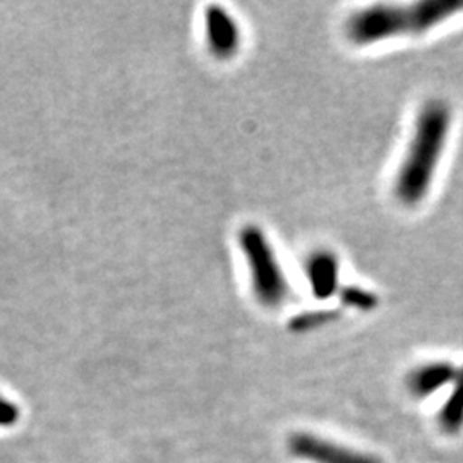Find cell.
Instances as JSON below:
<instances>
[{"label": "cell", "instance_id": "3", "mask_svg": "<svg viewBox=\"0 0 463 463\" xmlns=\"http://www.w3.org/2000/svg\"><path fill=\"white\" fill-rule=\"evenodd\" d=\"M239 248L246 260L250 288L256 300L266 309H279L290 294L277 250L258 225H244L239 232Z\"/></svg>", "mask_w": 463, "mask_h": 463}, {"label": "cell", "instance_id": "2", "mask_svg": "<svg viewBox=\"0 0 463 463\" xmlns=\"http://www.w3.org/2000/svg\"><path fill=\"white\" fill-rule=\"evenodd\" d=\"M463 11V0H420L409 5L374 4L355 11L345 23L348 42L369 47L402 36H420Z\"/></svg>", "mask_w": 463, "mask_h": 463}, {"label": "cell", "instance_id": "10", "mask_svg": "<svg viewBox=\"0 0 463 463\" xmlns=\"http://www.w3.org/2000/svg\"><path fill=\"white\" fill-rule=\"evenodd\" d=\"M333 315H335V313H331V311H309V313H302V315L296 316V317L290 321L288 326H290V330L298 331V333L315 330V328H319V326L330 323L331 319H333Z\"/></svg>", "mask_w": 463, "mask_h": 463}, {"label": "cell", "instance_id": "9", "mask_svg": "<svg viewBox=\"0 0 463 463\" xmlns=\"http://www.w3.org/2000/svg\"><path fill=\"white\" fill-rule=\"evenodd\" d=\"M340 298H342V304L352 307V309H357V311H373L378 307V296L371 290H365L359 285H345V287H340L338 290Z\"/></svg>", "mask_w": 463, "mask_h": 463}, {"label": "cell", "instance_id": "11", "mask_svg": "<svg viewBox=\"0 0 463 463\" xmlns=\"http://www.w3.org/2000/svg\"><path fill=\"white\" fill-rule=\"evenodd\" d=\"M21 417V411L16 403L7 398L0 397V428H13Z\"/></svg>", "mask_w": 463, "mask_h": 463}, {"label": "cell", "instance_id": "6", "mask_svg": "<svg viewBox=\"0 0 463 463\" xmlns=\"http://www.w3.org/2000/svg\"><path fill=\"white\" fill-rule=\"evenodd\" d=\"M306 279L316 298L326 300L340 290V260L330 249H317L306 260Z\"/></svg>", "mask_w": 463, "mask_h": 463}, {"label": "cell", "instance_id": "8", "mask_svg": "<svg viewBox=\"0 0 463 463\" xmlns=\"http://www.w3.org/2000/svg\"><path fill=\"white\" fill-rule=\"evenodd\" d=\"M451 384L453 390L439 412L438 422L447 434H457L463 430V365Z\"/></svg>", "mask_w": 463, "mask_h": 463}, {"label": "cell", "instance_id": "5", "mask_svg": "<svg viewBox=\"0 0 463 463\" xmlns=\"http://www.w3.org/2000/svg\"><path fill=\"white\" fill-rule=\"evenodd\" d=\"M204 36L208 52L220 62L237 57L242 45L241 24L223 5H208L204 11Z\"/></svg>", "mask_w": 463, "mask_h": 463}, {"label": "cell", "instance_id": "7", "mask_svg": "<svg viewBox=\"0 0 463 463\" xmlns=\"http://www.w3.org/2000/svg\"><path fill=\"white\" fill-rule=\"evenodd\" d=\"M458 369L447 361H434L428 364H420L407 376V390L415 398H428L436 393L439 388L453 383Z\"/></svg>", "mask_w": 463, "mask_h": 463}, {"label": "cell", "instance_id": "4", "mask_svg": "<svg viewBox=\"0 0 463 463\" xmlns=\"http://www.w3.org/2000/svg\"><path fill=\"white\" fill-rule=\"evenodd\" d=\"M288 451L292 457L307 463H383L374 455L336 445L309 432L292 434Z\"/></svg>", "mask_w": 463, "mask_h": 463}, {"label": "cell", "instance_id": "1", "mask_svg": "<svg viewBox=\"0 0 463 463\" xmlns=\"http://www.w3.org/2000/svg\"><path fill=\"white\" fill-rule=\"evenodd\" d=\"M451 131V107L445 99L426 101L393 181L395 198L414 208L428 198Z\"/></svg>", "mask_w": 463, "mask_h": 463}]
</instances>
